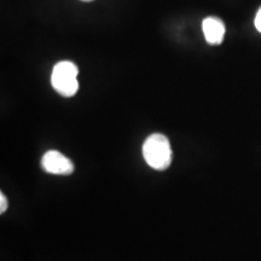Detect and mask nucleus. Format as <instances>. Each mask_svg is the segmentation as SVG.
<instances>
[{"instance_id": "obj_2", "label": "nucleus", "mask_w": 261, "mask_h": 261, "mask_svg": "<svg viewBox=\"0 0 261 261\" xmlns=\"http://www.w3.org/2000/svg\"><path fill=\"white\" fill-rule=\"evenodd\" d=\"M76 64L70 61H62L54 67L51 75L52 87L63 97H73L79 90Z\"/></svg>"}, {"instance_id": "obj_4", "label": "nucleus", "mask_w": 261, "mask_h": 261, "mask_svg": "<svg viewBox=\"0 0 261 261\" xmlns=\"http://www.w3.org/2000/svg\"><path fill=\"white\" fill-rule=\"evenodd\" d=\"M205 40L211 45H220L224 40L225 24L218 17H207L202 23Z\"/></svg>"}, {"instance_id": "obj_6", "label": "nucleus", "mask_w": 261, "mask_h": 261, "mask_svg": "<svg viewBox=\"0 0 261 261\" xmlns=\"http://www.w3.org/2000/svg\"><path fill=\"white\" fill-rule=\"evenodd\" d=\"M255 27H256L257 31L261 33V8H260V10H259V11H257V14H256Z\"/></svg>"}, {"instance_id": "obj_5", "label": "nucleus", "mask_w": 261, "mask_h": 261, "mask_svg": "<svg viewBox=\"0 0 261 261\" xmlns=\"http://www.w3.org/2000/svg\"><path fill=\"white\" fill-rule=\"evenodd\" d=\"M6 210H8V200H6V196L3 194H0V213H5Z\"/></svg>"}, {"instance_id": "obj_7", "label": "nucleus", "mask_w": 261, "mask_h": 261, "mask_svg": "<svg viewBox=\"0 0 261 261\" xmlns=\"http://www.w3.org/2000/svg\"><path fill=\"white\" fill-rule=\"evenodd\" d=\"M81 2H92V0H81Z\"/></svg>"}, {"instance_id": "obj_3", "label": "nucleus", "mask_w": 261, "mask_h": 261, "mask_svg": "<svg viewBox=\"0 0 261 261\" xmlns=\"http://www.w3.org/2000/svg\"><path fill=\"white\" fill-rule=\"evenodd\" d=\"M41 168L55 175H70L75 169L74 163L57 150H48L45 152L41 159Z\"/></svg>"}, {"instance_id": "obj_1", "label": "nucleus", "mask_w": 261, "mask_h": 261, "mask_svg": "<svg viewBox=\"0 0 261 261\" xmlns=\"http://www.w3.org/2000/svg\"><path fill=\"white\" fill-rule=\"evenodd\" d=\"M172 148L167 137L161 133L150 135L143 144V158L155 171H166L172 165Z\"/></svg>"}]
</instances>
